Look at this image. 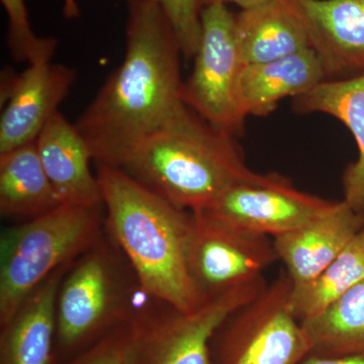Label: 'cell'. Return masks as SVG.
I'll return each instance as SVG.
<instances>
[{"mask_svg":"<svg viewBox=\"0 0 364 364\" xmlns=\"http://www.w3.org/2000/svg\"><path fill=\"white\" fill-rule=\"evenodd\" d=\"M105 229L130 262L141 289L182 312L207 299L188 265L191 212L158 196L123 170L95 164Z\"/></svg>","mask_w":364,"mask_h":364,"instance_id":"cell-2","label":"cell"},{"mask_svg":"<svg viewBox=\"0 0 364 364\" xmlns=\"http://www.w3.org/2000/svg\"><path fill=\"white\" fill-rule=\"evenodd\" d=\"M293 282L286 269L215 331L212 364H301L310 354L303 326L289 308Z\"/></svg>","mask_w":364,"mask_h":364,"instance_id":"cell-6","label":"cell"},{"mask_svg":"<svg viewBox=\"0 0 364 364\" xmlns=\"http://www.w3.org/2000/svg\"><path fill=\"white\" fill-rule=\"evenodd\" d=\"M267 1H269V0H198V6H200V11H202L203 7L213 6V4H225L226 6L227 4H234L240 6L242 11H245V9L259 6Z\"/></svg>","mask_w":364,"mask_h":364,"instance_id":"cell-26","label":"cell"},{"mask_svg":"<svg viewBox=\"0 0 364 364\" xmlns=\"http://www.w3.org/2000/svg\"><path fill=\"white\" fill-rule=\"evenodd\" d=\"M364 279V227L312 282L294 287L289 308L299 322L322 312Z\"/></svg>","mask_w":364,"mask_h":364,"instance_id":"cell-21","label":"cell"},{"mask_svg":"<svg viewBox=\"0 0 364 364\" xmlns=\"http://www.w3.org/2000/svg\"><path fill=\"white\" fill-rule=\"evenodd\" d=\"M202 35L189 77L182 82L181 98L191 111L230 135H240L246 117L237 98L243 67L236 39V14L225 4L200 11Z\"/></svg>","mask_w":364,"mask_h":364,"instance_id":"cell-8","label":"cell"},{"mask_svg":"<svg viewBox=\"0 0 364 364\" xmlns=\"http://www.w3.org/2000/svg\"><path fill=\"white\" fill-rule=\"evenodd\" d=\"M105 230L104 205L65 203L4 228L0 235V326L53 272L76 259Z\"/></svg>","mask_w":364,"mask_h":364,"instance_id":"cell-5","label":"cell"},{"mask_svg":"<svg viewBox=\"0 0 364 364\" xmlns=\"http://www.w3.org/2000/svg\"><path fill=\"white\" fill-rule=\"evenodd\" d=\"M293 107L298 114H329L351 132L358 145V157L348 165L342 176V200L364 214V74L322 81L294 97Z\"/></svg>","mask_w":364,"mask_h":364,"instance_id":"cell-17","label":"cell"},{"mask_svg":"<svg viewBox=\"0 0 364 364\" xmlns=\"http://www.w3.org/2000/svg\"><path fill=\"white\" fill-rule=\"evenodd\" d=\"M73 261L53 272L0 326V364L55 363L57 296Z\"/></svg>","mask_w":364,"mask_h":364,"instance_id":"cell-15","label":"cell"},{"mask_svg":"<svg viewBox=\"0 0 364 364\" xmlns=\"http://www.w3.org/2000/svg\"><path fill=\"white\" fill-rule=\"evenodd\" d=\"M117 168L189 212L208 210L230 188L263 176L246 165L234 136L215 128L188 105Z\"/></svg>","mask_w":364,"mask_h":364,"instance_id":"cell-3","label":"cell"},{"mask_svg":"<svg viewBox=\"0 0 364 364\" xmlns=\"http://www.w3.org/2000/svg\"><path fill=\"white\" fill-rule=\"evenodd\" d=\"M135 334V323H123L85 350L60 364H130Z\"/></svg>","mask_w":364,"mask_h":364,"instance_id":"cell-23","label":"cell"},{"mask_svg":"<svg viewBox=\"0 0 364 364\" xmlns=\"http://www.w3.org/2000/svg\"><path fill=\"white\" fill-rule=\"evenodd\" d=\"M35 142L0 153V214L21 222L61 205Z\"/></svg>","mask_w":364,"mask_h":364,"instance_id":"cell-19","label":"cell"},{"mask_svg":"<svg viewBox=\"0 0 364 364\" xmlns=\"http://www.w3.org/2000/svg\"><path fill=\"white\" fill-rule=\"evenodd\" d=\"M267 286L261 277L208 299L193 312L151 298L134 321L130 364H212L210 343L215 331Z\"/></svg>","mask_w":364,"mask_h":364,"instance_id":"cell-7","label":"cell"},{"mask_svg":"<svg viewBox=\"0 0 364 364\" xmlns=\"http://www.w3.org/2000/svg\"><path fill=\"white\" fill-rule=\"evenodd\" d=\"M186 257L191 279L205 299L261 279L279 260L269 237L205 210L191 212Z\"/></svg>","mask_w":364,"mask_h":364,"instance_id":"cell-9","label":"cell"},{"mask_svg":"<svg viewBox=\"0 0 364 364\" xmlns=\"http://www.w3.org/2000/svg\"><path fill=\"white\" fill-rule=\"evenodd\" d=\"M149 298L105 229L72 262L60 284L55 361L64 363L117 326L134 322Z\"/></svg>","mask_w":364,"mask_h":364,"instance_id":"cell-4","label":"cell"},{"mask_svg":"<svg viewBox=\"0 0 364 364\" xmlns=\"http://www.w3.org/2000/svg\"><path fill=\"white\" fill-rule=\"evenodd\" d=\"M163 9L168 18L184 58H195L202 35L198 0H143Z\"/></svg>","mask_w":364,"mask_h":364,"instance_id":"cell-24","label":"cell"},{"mask_svg":"<svg viewBox=\"0 0 364 364\" xmlns=\"http://www.w3.org/2000/svg\"><path fill=\"white\" fill-rule=\"evenodd\" d=\"M364 227V214L344 200L303 226L273 238L275 252L294 287L312 282Z\"/></svg>","mask_w":364,"mask_h":364,"instance_id":"cell-13","label":"cell"},{"mask_svg":"<svg viewBox=\"0 0 364 364\" xmlns=\"http://www.w3.org/2000/svg\"><path fill=\"white\" fill-rule=\"evenodd\" d=\"M301 364H364V356H318L309 354Z\"/></svg>","mask_w":364,"mask_h":364,"instance_id":"cell-25","label":"cell"},{"mask_svg":"<svg viewBox=\"0 0 364 364\" xmlns=\"http://www.w3.org/2000/svg\"><path fill=\"white\" fill-rule=\"evenodd\" d=\"M9 20L7 45L16 61L28 64L52 61L58 41L51 37H39L33 33L25 0H0ZM64 14L68 18L80 14L77 0H63Z\"/></svg>","mask_w":364,"mask_h":364,"instance_id":"cell-22","label":"cell"},{"mask_svg":"<svg viewBox=\"0 0 364 364\" xmlns=\"http://www.w3.org/2000/svg\"><path fill=\"white\" fill-rule=\"evenodd\" d=\"M327 74L312 48L286 58L242 67L237 98L244 117H265L280 100L296 97L322 81Z\"/></svg>","mask_w":364,"mask_h":364,"instance_id":"cell-16","label":"cell"},{"mask_svg":"<svg viewBox=\"0 0 364 364\" xmlns=\"http://www.w3.org/2000/svg\"><path fill=\"white\" fill-rule=\"evenodd\" d=\"M38 154L48 178L65 205L102 207V196L90 147L75 124L59 111L49 119L36 140Z\"/></svg>","mask_w":364,"mask_h":364,"instance_id":"cell-14","label":"cell"},{"mask_svg":"<svg viewBox=\"0 0 364 364\" xmlns=\"http://www.w3.org/2000/svg\"><path fill=\"white\" fill-rule=\"evenodd\" d=\"M327 79L364 74V0H289Z\"/></svg>","mask_w":364,"mask_h":364,"instance_id":"cell-12","label":"cell"},{"mask_svg":"<svg viewBox=\"0 0 364 364\" xmlns=\"http://www.w3.org/2000/svg\"><path fill=\"white\" fill-rule=\"evenodd\" d=\"M236 39L243 65L267 63L312 48L289 0H269L236 14Z\"/></svg>","mask_w":364,"mask_h":364,"instance_id":"cell-18","label":"cell"},{"mask_svg":"<svg viewBox=\"0 0 364 364\" xmlns=\"http://www.w3.org/2000/svg\"><path fill=\"white\" fill-rule=\"evenodd\" d=\"M336 202L304 193L279 174L238 184L205 212L253 233L268 237L294 231L325 214Z\"/></svg>","mask_w":364,"mask_h":364,"instance_id":"cell-10","label":"cell"},{"mask_svg":"<svg viewBox=\"0 0 364 364\" xmlns=\"http://www.w3.org/2000/svg\"><path fill=\"white\" fill-rule=\"evenodd\" d=\"M301 323L310 354L364 356V279L322 312Z\"/></svg>","mask_w":364,"mask_h":364,"instance_id":"cell-20","label":"cell"},{"mask_svg":"<svg viewBox=\"0 0 364 364\" xmlns=\"http://www.w3.org/2000/svg\"><path fill=\"white\" fill-rule=\"evenodd\" d=\"M181 50L163 9L128 0L126 52L76 119L95 164L119 167L146 138L186 105L182 102Z\"/></svg>","mask_w":364,"mask_h":364,"instance_id":"cell-1","label":"cell"},{"mask_svg":"<svg viewBox=\"0 0 364 364\" xmlns=\"http://www.w3.org/2000/svg\"><path fill=\"white\" fill-rule=\"evenodd\" d=\"M1 85L0 153L35 142L76 80L71 67L52 61L28 64L21 74H4Z\"/></svg>","mask_w":364,"mask_h":364,"instance_id":"cell-11","label":"cell"}]
</instances>
